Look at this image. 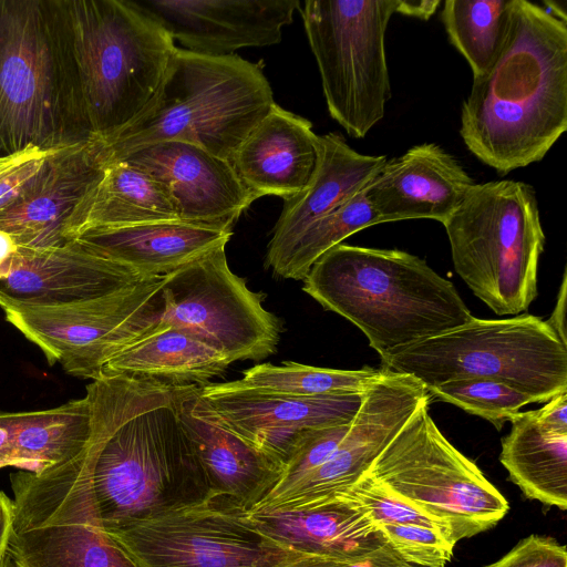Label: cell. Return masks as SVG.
Returning a JSON list of instances; mask_svg holds the SVG:
<instances>
[{"label": "cell", "instance_id": "obj_7", "mask_svg": "<svg viewBox=\"0 0 567 567\" xmlns=\"http://www.w3.org/2000/svg\"><path fill=\"white\" fill-rule=\"evenodd\" d=\"M442 225L454 269L473 293L498 316L525 312L537 297L545 245L533 186L475 184Z\"/></svg>", "mask_w": 567, "mask_h": 567}, {"label": "cell", "instance_id": "obj_23", "mask_svg": "<svg viewBox=\"0 0 567 567\" xmlns=\"http://www.w3.org/2000/svg\"><path fill=\"white\" fill-rule=\"evenodd\" d=\"M315 172L302 190L284 200L267 247L266 267L281 262L296 240L318 219L362 192L388 159L357 152L337 133L318 135Z\"/></svg>", "mask_w": 567, "mask_h": 567}, {"label": "cell", "instance_id": "obj_28", "mask_svg": "<svg viewBox=\"0 0 567 567\" xmlns=\"http://www.w3.org/2000/svg\"><path fill=\"white\" fill-rule=\"evenodd\" d=\"M230 362L196 337L158 324L114 355L101 375H125L166 386H202L221 375Z\"/></svg>", "mask_w": 567, "mask_h": 567}, {"label": "cell", "instance_id": "obj_4", "mask_svg": "<svg viewBox=\"0 0 567 567\" xmlns=\"http://www.w3.org/2000/svg\"><path fill=\"white\" fill-rule=\"evenodd\" d=\"M302 290L357 326L380 357L473 318L451 281L399 249L341 243L312 265Z\"/></svg>", "mask_w": 567, "mask_h": 567}, {"label": "cell", "instance_id": "obj_32", "mask_svg": "<svg viewBox=\"0 0 567 567\" xmlns=\"http://www.w3.org/2000/svg\"><path fill=\"white\" fill-rule=\"evenodd\" d=\"M382 373L369 367L359 370L319 368L285 361L260 363L243 373L240 381L259 391L296 396L363 393Z\"/></svg>", "mask_w": 567, "mask_h": 567}, {"label": "cell", "instance_id": "obj_46", "mask_svg": "<svg viewBox=\"0 0 567 567\" xmlns=\"http://www.w3.org/2000/svg\"><path fill=\"white\" fill-rule=\"evenodd\" d=\"M0 567H13L12 560H11L8 551L0 555Z\"/></svg>", "mask_w": 567, "mask_h": 567}, {"label": "cell", "instance_id": "obj_39", "mask_svg": "<svg viewBox=\"0 0 567 567\" xmlns=\"http://www.w3.org/2000/svg\"><path fill=\"white\" fill-rule=\"evenodd\" d=\"M485 567H567V549L553 538L530 535Z\"/></svg>", "mask_w": 567, "mask_h": 567}, {"label": "cell", "instance_id": "obj_36", "mask_svg": "<svg viewBox=\"0 0 567 567\" xmlns=\"http://www.w3.org/2000/svg\"><path fill=\"white\" fill-rule=\"evenodd\" d=\"M351 423L318 427L307 432L285 464L282 475L276 487L254 509L267 506L281 498L308 474L323 464L336 451L349 431Z\"/></svg>", "mask_w": 567, "mask_h": 567}, {"label": "cell", "instance_id": "obj_41", "mask_svg": "<svg viewBox=\"0 0 567 567\" xmlns=\"http://www.w3.org/2000/svg\"><path fill=\"white\" fill-rule=\"evenodd\" d=\"M566 299H567V276L566 270L563 275V280L557 296V301L551 316L546 321L553 331L556 333L558 339L564 346L567 347L566 337Z\"/></svg>", "mask_w": 567, "mask_h": 567}, {"label": "cell", "instance_id": "obj_31", "mask_svg": "<svg viewBox=\"0 0 567 567\" xmlns=\"http://www.w3.org/2000/svg\"><path fill=\"white\" fill-rule=\"evenodd\" d=\"M511 0H446L441 12L450 42L468 63L473 78L484 74L501 51Z\"/></svg>", "mask_w": 567, "mask_h": 567}, {"label": "cell", "instance_id": "obj_34", "mask_svg": "<svg viewBox=\"0 0 567 567\" xmlns=\"http://www.w3.org/2000/svg\"><path fill=\"white\" fill-rule=\"evenodd\" d=\"M433 398L481 416L501 430L506 421L536 400L502 382L485 378H462L430 388Z\"/></svg>", "mask_w": 567, "mask_h": 567}, {"label": "cell", "instance_id": "obj_17", "mask_svg": "<svg viewBox=\"0 0 567 567\" xmlns=\"http://www.w3.org/2000/svg\"><path fill=\"white\" fill-rule=\"evenodd\" d=\"M221 422L284 466L302 436L315 429L351 423L363 393L296 396L264 392L240 380L198 386Z\"/></svg>", "mask_w": 567, "mask_h": 567}, {"label": "cell", "instance_id": "obj_42", "mask_svg": "<svg viewBox=\"0 0 567 567\" xmlns=\"http://www.w3.org/2000/svg\"><path fill=\"white\" fill-rule=\"evenodd\" d=\"M13 526V501L0 491V555L8 549Z\"/></svg>", "mask_w": 567, "mask_h": 567}, {"label": "cell", "instance_id": "obj_21", "mask_svg": "<svg viewBox=\"0 0 567 567\" xmlns=\"http://www.w3.org/2000/svg\"><path fill=\"white\" fill-rule=\"evenodd\" d=\"M474 185L453 155L435 143H423L386 159L364 194L381 224L408 219L443 224Z\"/></svg>", "mask_w": 567, "mask_h": 567}, {"label": "cell", "instance_id": "obj_13", "mask_svg": "<svg viewBox=\"0 0 567 567\" xmlns=\"http://www.w3.org/2000/svg\"><path fill=\"white\" fill-rule=\"evenodd\" d=\"M109 534L138 567H280L305 555L262 534L225 496Z\"/></svg>", "mask_w": 567, "mask_h": 567}, {"label": "cell", "instance_id": "obj_37", "mask_svg": "<svg viewBox=\"0 0 567 567\" xmlns=\"http://www.w3.org/2000/svg\"><path fill=\"white\" fill-rule=\"evenodd\" d=\"M379 528L388 544L414 566L445 567L453 555L455 545L436 529L417 525H381Z\"/></svg>", "mask_w": 567, "mask_h": 567}, {"label": "cell", "instance_id": "obj_35", "mask_svg": "<svg viewBox=\"0 0 567 567\" xmlns=\"http://www.w3.org/2000/svg\"><path fill=\"white\" fill-rule=\"evenodd\" d=\"M342 493L357 502L378 527L381 525L424 526L441 532L451 542L449 532L442 523L367 473Z\"/></svg>", "mask_w": 567, "mask_h": 567}, {"label": "cell", "instance_id": "obj_19", "mask_svg": "<svg viewBox=\"0 0 567 567\" xmlns=\"http://www.w3.org/2000/svg\"><path fill=\"white\" fill-rule=\"evenodd\" d=\"M136 166L172 194L183 223L233 229L257 197L238 176L230 161L183 142L145 145L113 161Z\"/></svg>", "mask_w": 567, "mask_h": 567}, {"label": "cell", "instance_id": "obj_43", "mask_svg": "<svg viewBox=\"0 0 567 567\" xmlns=\"http://www.w3.org/2000/svg\"><path fill=\"white\" fill-rule=\"evenodd\" d=\"M440 4L439 0H399L398 13L427 20Z\"/></svg>", "mask_w": 567, "mask_h": 567}, {"label": "cell", "instance_id": "obj_30", "mask_svg": "<svg viewBox=\"0 0 567 567\" xmlns=\"http://www.w3.org/2000/svg\"><path fill=\"white\" fill-rule=\"evenodd\" d=\"M10 430L12 467L41 473L75 456L91 433L87 398L59 406L27 412H7Z\"/></svg>", "mask_w": 567, "mask_h": 567}, {"label": "cell", "instance_id": "obj_6", "mask_svg": "<svg viewBox=\"0 0 567 567\" xmlns=\"http://www.w3.org/2000/svg\"><path fill=\"white\" fill-rule=\"evenodd\" d=\"M64 2L87 121L107 141L151 102L176 45L131 0Z\"/></svg>", "mask_w": 567, "mask_h": 567}, {"label": "cell", "instance_id": "obj_33", "mask_svg": "<svg viewBox=\"0 0 567 567\" xmlns=\"http://www.w3.org/2000/svg\"><path fill=\"white\" fill-rule=\"evenodd\" d=\"M381 224L364 189L315 221L272 270L286 279L303 280L312 265L349 236Z\"/></svg>", "mask_w": 567, "mask_h": 567}, {"label": "cell", "instance_id": "obj_16", "mask_svg": "<svg viewBox=\"0 0 567 567\" xmlns=\"http://www.w3.org/2000/svg\"><path fill=\"white\" fill-rule=\"evenodd\" d=\"M150 278V277H148ZM145 279L79 239L53 249L18 246L0 231V308L101 297Z\"/></svg>", "mask_w": 567, "mask_h": 567}, {"label": "cell", "instance_id": "obj_26", "mask_svg": "<svg viewBox=\"0 0 567 567\" xmlns=\"http://www.w3.org/2000/svg\"><path fill=\"white\" fill-rule=\"evenodd\" d=\"M231 235L233 229L158 221L89 229L76 239L148 278L164 277L212 249L226 246Z\"/></svg>", "mask_w": 567, "mask_h": 567}, {"label": "cell", "instance_id": "obj_27", "mask_svg": "<svg viewBox=\"0 0 567 567\" xmlns=\"http://www.w3.org/2000/svg\"><path fill=\"white\" fill-rule=\"evenodd\" d=\"M158 221H181L168 188L147 172L116 161L80 200L64 237L71 241L89 229Z\"/></svg>", "mask_w": 567, "mask_h": 567}, {"label": "cell", "instance_id": "obj_14", "mask_svg": "<svg viewBox=\"0 0 567 567\" xmlns=\"http://www.w3.org/2000/svg\"><path fill=\"white\" fill-rule=\"evenodd\" d=\"M13 567H138L72 491L25 471L10 474Z\"/></svg>", "mask_w": 567, "mask_h": 567}, {"label": "cell", "instance_id": "obj_18", "mask_svg": "<svg viewBox=\"0 0 567 567\" xmlns=\"http://www.w3.org/2000/svg\"><path fill=\"white\" fill-rule=\"evenodd\" d=\"M185 50L209 55L281 41L298 0H131Z\"/></svg>", "mask_w": 567, "mask_h": 567}, {"label": "cell", "instance_id": "obj_24", "mask_svg": "<svg viewBox=\"0 0 567 567\" xmlns=\"http://www.w3.org/2000/svg\"><path fill=\"white\" fill-rule=\"evenodd\" d=\"M252 524L276 543L295 551L351 560L388 542L364 509L340 493L292 509H255Z\"/></svg>", "mask_w": 567, "mask_h": 567}, {"label": "cell", "instance_id": "obj_8", "mask_svg": "<svg viewBox=\"0 0 567 567\" xmlns=\"http://www.w3.org/2000/svg\"><path fill=\"white\" fill-rule=\"evenodd\" d=\"M382 370L426 390L453 379L502 382L539 402L567 392V347L539 317L478 319L381 355Z\"/></svg>", "mask_w": 567, "mask_h": 567}, {"label": "cell", "instance_id": "obj_5", "mask_svg": "<svg viewBox=\"0 0 567 567\" xmlns=\"http://www.w3.org/2000/svg\"><path fill=\"white\" fill-rule=\"evenodd\" d=\"M275 103L260 63L237 54L209 56L176 47L144 111L115 136L100 141L109 163L135 148L168 141L194 144L231 162Z\"/></svg>", "mask_w": 567, "mask_h": 567}, {"label": "cell", "instance_id": "obj_20", "mask_svg": "<svg viewBox=\"0 0 567 567\" xmlns=\"http://www.w3.org/2000/svg\"><path fill=\"white\" fill-rule=\"evenodd\" d=\"M107 165V155L97 138L54 151L32 186L0 212V231L16 245L32 249L66 245L69 218L101 181Z\"/></svg>", "mask_w": 567, "mask_h": 567}, {"label": "cell", "instance_id": "obj_22", "mask_svg": "<svg viewBox=\"0 0 567 567\" xmlns=\"http://www.w3.org/2000/svg\"><path fill=\"white\" fill-rule=\"evenodd\" d=\"M178 417L215 496L252 511L276 487L284 465L225 425L200 398L198 386H185Z\"/></svg>", "mask_w": 567, "mask_h": 567}, {"label": "cell", "instance_id": "obj_15", "mask_svg": "<svg viewBox=\"0 0 567 567\" xmlns=\"http://www.w3.org/2000/svg\"><path fill=\"white\" fill-rule=\"evenodd\" d=\"M427 399L430 394L417 379L382 370L363 392L360 409L331 456L288 494L256 509L300 508L348 491Z\"/></svg>", "mask_w": 567, "mask_h": 567}, {"label": "cell", "instance_id": "obj_45", "mask_svg": "<svg viewBox=\"0 0 567 567\" xmlns=\"http://www.w3.org/2000/svg\"><path fill=\"white\" fill-rule=\"evenodd\" d=\"M8 466H12L10 430L4 411H0V468Z\"/></svg>", "mask_w": 567, "mask_h": 567}, {"label": "cell", "instance_id": "obj_12", "mask_svg": "<svg viewBox=\"0 0 567 567\" xmlns=\"http://www.w3.org/2000/svg\"><path fill=\"white\" fill-rule=\"evenodd\" d=\"M225 247L164 276L159 324L196 337L230 363L258 361L276 352L281 323L264 308L262 295L230 270Z\"/></svg>", "mask_w": 567, "mask_h": 567}, {"label": "cell", "instance_id": "obj_40", "mask_svg": "<svg viewBox=\"0 0 567 567\" xmlns=\"http://www.w3.org/2000/svg\"><path fill=\"white\" fill-rule=\"evenodd\" d=\"M534 411L543 424L567 431V392L554 396L543 408Z\"/></svg>", "mask_w": 567, "mask_h": 567}, {"label": "cell", "instance_id": "obj_25", "mask_svg": "<svg viewBox=\"0 0 567 567\" xmlns=\"http://www.w3.org/2000/svg\"><path fill=\"white\" fill-rule=\"evenodd\" d=\"M317 142L310 121L275 103L246 136L231 163L257 198L285 200L310 181L318 158Z\"/></svg>", "mask_w": 567, "mask_h": 567}, {"label": "cell", "instance_id": "obj_38", "mask_svg": "<svg viewBox=\"0 0 567 567\" xmlns=\"http://www.w3.org/2000/svg\"><path fill=\"white\" fill-rule=\"evenodd\" d=\"M54 151L29 147L0 156V212L13 205L32 186Z\"/></svg>", "mask_w": 567, "mask_h": 567}, {"label": "cell", "instance_id": "obj_29", "mask_svg": "<svg viewBox=\"0 0 567 567\" xmlns=\"http://www.w3.org/2000/svg\"><path fill=\"white\" fill-rule=\"evenodd\" d=\"M499 461L509 480L530 499L567 508V431L543 424L535 411L508 420Z\"/></svg>", "mask_w": 567, "mask_h": 567}, {"label": "cell", "instance_id": "obj_44", "mask_svg": "<svg viewBox=\"0 0 567 567\" xmlns=\"http://www.w3.org/2000/svg\"><path fill=\"white\" fill-rule=\"evenodd\" d=\"M348 561L322 556L301 555L280 567H347Z\"/></svg>", "mask_w": 567, "mask_h": 567}, {"label": "cell", "instance_id": "obj_1", "mask_svg": "<svg viewBox=\"0 0 567 567\" xmlns=\"http://www.w3.org/2000/svg\"><path fill=\"white\" fill-rule=\"evenodd\" d=\"M184 388L125 375L92 380L85 389L89 441L41 473L74 492L107 533L210 499L215 495L178 417Z\"/></svg>", "mask_w": 567, "mask_h": 567}, {"label": "cell", "instance_id": "obj_10", "mask_svg": "<svg viewBox=\"0 0 567 567\" xmlns=\"http://www.w3.org/2000/svg\"><path fill=\"white\" fill-rule=\"evenodd\" d=\"M399 0H307L300 9L330 116L352 137L379 123L391 96L385 31Z\"/></svg>", "mask_w": 567, "mask_h": 567}, {"label": "cell", "instance_id": "obj_9", "mask_svg": "<svg viewBox=\"0 0 567 567\" xmlns=\"http://www.w3.org/2000/svg\"><path fill=\"white\" fill-rule=\"evenodd\" d=\"M423 401L367 472L442 523L451 542L495 526L508 502L442 434Z\"/></svg>", "mask_w": 567, "mask_h": 567}, {"label": "cell", "instance_id": "obj_11", "mask_svg": "<svg viewBox=\"0 0 567 567\" xmlns=\"http://www.w3.org/2000/svg\"><path fill=\"white\" fill-rule=\"evenodd\" d=\"M164 277L117 291L54 306H12L6 320L35 344L50 365L94 380L118 352L159 324L165 310Z\"/></svg>", "mask_w": 567, "mask_h": 567}, {"label": "cell", "instance_id": "obj_2", "mask_svg": "<svg viewBox=\"0 0 567 567\" xmlns=\"http://www.w3.org/2000/svg\"><path fill=\"white\" fill-rule=\"evenodd\" d=\"M567 130V23L511 0L498 56L461 110L467 150L499 175L540 162Z\"/></svg>", "mask_w": 567, "mask_h": 567}, {"label": "cell", "instance_id": "obj_3", "mask_svg": "<svg viewBox=\"0 0 567 567\" xmlns=\"http://www.w3.org/2000/svg\"><path fill=\"white\" fill-rule=\"evenodd\" d=\"M93 138L64 0H0V156Z\"/></svg>", "mask_w": 567, "mask_h": 567}]
</instances>
